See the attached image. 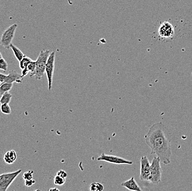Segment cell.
<instances>
[{"label":"cell","mask_w":192,"mask_h":191,"mask_svg":"<svg viewBox=\"0 0 192 191\" xmlns=\"http://www.w3.org/2000/svg\"><path fill=\"white\" fill-rule=\"evenodd\" d=\"M151 164L146 156H142L140 159V175L141 181H149L150 175Z\"/></svg>","instance_id":"9c48e42d"},{"label":"cell","mask_w":192,"mask_h":191,"mask_svg":"<svg viewBox=\"0 0 192 191\" xmlns=\"http://www.w3.org/2000/svg\"><path fill=\"white\" fill-rule=\"evenodd\" d=\"M8 69V64L6 61L5 60L2 58L0 59V69L2 70L4 72L6 71Z\"/></svg>","instance_id":"44dd1931"},{"label":"cell","mask_w":192,"mask_h":191,"mask_svg":"<svg viewBox=\"0 0 192 191\" xmlns=\"http://www.w3.org/2000/svg\"><path fill=\"white\" fill-rule=\"evenodd\" d=\"M54 184L57 186H62L66 182V178H63L59 175H56L54 177Z\"/></svg>","instance_id":"d6986e66"},{"label":"cell","mask_w":192,"mask_h":191,"mask_svg":"<svg viewBox=\"0 0 192 191\" xmlns=\"http://www.w3.org/2000/svg\"><path fill=\"white\" fill-rule=\"evenodd\" d=\"M98 161H103L109 163L118 165H132L133 162L118 156L105 154L103 153L97 158Z\"/></svg>","instance_id":"ba28073f"},{"label":"cell","mask_w":192,"mask_h":191,"mask_svg":"<svg viewBox=\"0 0 192 191\" xmlns=\"http://www.w3.org/2000/svg\"><path fill=\"white\" fill-rule=\"evenodd\" d=\"M22 172L18 170L12 172L3 173L0 175V191H6L12 184L17 176Z\"/></svg>","instance_id":"5b68a950"},{"label":"cell","mask_w":192,"mask_h":191,"mask_svg":"<svg viewBox=\"0 0 192 191\" xmlns=\"http://www.w3.org/2000/svg\"><path fill=\"white\" fill-rule=\"evenodd\" d=\"M33 60L32 59H30L27 56L24 57L23 59L21 60L19 62V67L22 69H27V67L29 65V64H30L31 62Z\"/></svg>","instance_id":"2e32d148"},{"label":"cell","mask_w":192,"mask_h":191,"mask_svg":"<svg viewBox=\"0 0 192 191\" xmlns=\"http://www.w3.org/2000/svg\"><path fill=\"white\" fill-rule=\"evenodd\" d=\"M2 54H1V52H0V59H2Z\"/></svg>","instance_id":"83f0119b"},{"label":"cell","mask_w":192,"mask_h":191,"mask_svg":"<svg viewBox=\"0 0 192 191\" xmlns=\"http://www.w3.org/2000/svg\"><path fill=\"white\" fill-rule=\"evenodd\" d=\"M6 77H7V75H6V74L0 73V83H2L5 82L6 78Z\"/></svg>","instance_id":"d4e9b609"},{"label":"cell","mask_w":192,"mask_h":191,"mask_svg":"<svg viewBox=\"0 0 192 191\" xmlns=\"http://www.w3.org/2000/svg\"><path fill=\"white\" fill-rule=\"evenodd\" d=\"M17 27L18 25L15 23L6 28L3 31L0 39V44L6 49L8 50L10 48L11 44L13 41Z\"/></svg>","instance_id":"8992f818"},{"label":"cell","mask_w":192,"mask_h":191,"mask_svg":"<svg viewBox=\"0 0 192 191\" xmlns=\"http://www.w3.org/2000/svg\"><path fill=\"white\" fill-rule=\"evenodd\" d=\"M36 61H32L30 62V64H29L28 66L27 67V69H28L29 72L31 73H33L36 70Z\"/></svg>","instance_id":"7402d4cb"},{"label":"cell","mask_w":192,"mask_h":191,"mask_svg":"<svg viewBox=\"0 0 192 191\" xmlns=\"http://www.w3.org/2000/svg\"><path fill=\"white\" fill-rule=\"evenodd\" d=\"M13 87L12 83H2L0 84V95H2L6 92H9Z\"/></svg>","instance_id":"5bb4252c"},{"label":"cell","mask_w":192,"mask_h":191,"mask_svg":"<svg viewBox=\"0 0 192 191\" xmlns=\"http://www.w3.org/2000/svg\"><path fill=\"white\" fill-rule=\"evenodd\" d=\"M23 77L21 74H18L15 71L12 70L9 72V73L7 75L5 82L3 83H21L23 81Z\"/></svg>","instance_id":"30bf717a"},{"label":"cell","mask_w":192,"mask_h":191,"mask_svg":"<svg viewBox=\"0 0 192 191\" xmlns=\"http://www.w3.org/2000/svg\"><path fill=\"white\" fill-rule=\"evenodd\" d=\"M0 109L1 111L4 114L10 115L11 114V109L8 104H2L1 105Z\"/></svg>","instance_id":"ac0fdd59"},{"label":"cell","mask_w":192,"mask_h":191,"mask_svg":"<svg viewBox=\"0 0 192 191\" xmlns=\"http://www.w3.org/2000/svg\"><path fill=\"white\" fill-rule=\"evenodd\" d=\"M17 154L15 150H10L7 152L3 156V160L6 163L11 165L14 163L17 160Z\"/></svg>","instance_id":"7c38bea8"},{"label":"cell","mask_w":192,"mask_h":191,"mask_svg":"<svg viewBox=\"0 0 192 191\" xmlns=\"http://www.w3.org/2000/svg\"><path fill=\"white\" fill-rule=\"evenodd\" d=\"M104 189L102 184L98 182H93L90 185V190L91 191H102Z\"/></svg>","instance_id":"e0dca14e"},{"label":"cell","mask_w":192,"mask_h":191,"mask_svg":"<svg viewBox=\"0 0 192 191\" xmlns=\"http://www.w3.org/2000/svg\"><path fill=\"white\" fill-rule=\"evenodd\" d=\"M55 52L53 51L49 55L45 67V73L48 81V89L49 91H50L52 89L53 76L55 69Z\"/></svg>","instance_id":"52a82bcc"},{"label":"cell","mask_w":192,"mask_h":191,"mask_svg":"<svg viewBox=\"0 0 192 191\" xmlns=\"http://www.w3.org/2000/svg\"><path fill=\"white\" fill-rule=\"evenodd\" d=\"M12 98V95L9 92H6L3 94L1 95L0 98V103L1 104H10Z\"/></svg>","instance_id":"9a60e30c"},{"label":"cell","mask_w":192,"mask_h":191,"mask_svg":"<svg viewBox=\"0 0 192 191\" xmlns=\"http://www.w3.org/2000/svg\"><path fill=\"white\" fill-rule=\"evenodd\" d=\"M174 27L168 21L162 23L158 29V36L162 40H170L174 37Z\"/></svg>","instance_id":"277c9868"},{"label":"cell","mask_w":192,"mask_h":191,"mask_svg":"<svg viewBox=\"0 0 192 191\" xmlns=\"http://www.w3.org/2000/svg\"><path fill=\"white\" fill-rule=\"evenodd\" d=\"M162 170L161 166V160L158 157L155 156L151 164L150 175L149 182L153 185H159L162 180Z\"/></svg>","instance_id":"3957f363"},{"label":"cell","mask_w":192,"mask_h":191,"mask_svg":"<svg viewBox=\"0 0 192 191\" xmlns=\"http://www.w3.org/2000/svg\"><path fill=\"white\" fill-rule=\"evenodd\" d=\"M50 53V50H41L36 61V70L33 73H31V77H34L36 80L41 79L45 73L46 62Z\"/></svg>","instance_id":"7a4b0ae2"},{"label":"cell","mask_w":192,"mask_h":191,"mask_svg":"<svg viewBox=\"0 0 192 191\" xmlns=\"http://www.w3.org/2000/svg\"><path fill=\"white\" fill-rule=\"evenodd\" d=\"M10 48L12 50L14 55L18 61H20L24 57L26 56V55H24L23 52L21 51V50L18 48L17 46L14 45L13 44H11Z\"/></svg>","instance_id":"4fadbf2b"},{"label":"cell","mask_w":192,"mask_h":191,"mask_svg":"<svg viewBox=\"0 0 192 191\" xmlns=\"http://www.w3.org/2000/svg\"><path fill=\"white\" fill-rule=\"evenodd\" d=\"M145 139L151 149V154H155L164 165L171 163L172 135L163 123L159 122L152 125L145 135Z\"/></svg>","instance_id":"6da1fadb"},{"label":"cell","mask_w":192,"mask_h":191,"mask_svg":"<svg viewBox=\"0 0 192 191\" xmlns=\"http://www.w3.org/2000/svg\"><path fill=\"white\" fill-rule=\"evenodd\" d=\"M35 183H36V181L34 180L33 178L31 179V180L24 181L25 186H27V187H31V186H33Z\"/></svg>","instance_id":"603a6c76"},{"label":"cell","mask_w":192,"mask_h":191,"mask_svg":"<svg viewBox=\"0 0 192 191\" xmlns=\"http://www.w3.org/2000/svg\"><path fill=\"white\" fill-rule=\"evenodd\" d=\"M57 175H59V176H61L63 178H66L67 177V174L66 172L65 171L62 170H59L57 173Z\"/></svg>","instance_id":"cb8c5ba5"},{"label":"cell","mask_w":192,"mask_h":191,"mask_svg":"<svg viewBox=\"0 0 192 191\" xmlns=\"http://www.w3.org/2000/svg\"><path fill=\"white\" fill-rule=\"evenodd\" d=\"M0 39H1V37H0Z\"/></svg>","instance_id":"f1b7e54d"},{"label":"cell","mask_w":192,"mask_h":191,"mask_svg":"<svg viewBox=\"0 0 192 191\" xmlns=\"http://www.w3.org/2000/svg\"><path fill=\"white\" fill-rule=\"evenodd\" d=\"M121 186H123L126 189H128L130 191H142V189L140 188L138 183L136 182L135 180L132 177L131 178L129 179L127 181L123 182L121 184Z\"/></svg>","instance_id":"8fae6325"},{"label":"cell","mask_w":192,"mask_h":191,"mask_svg":"<svg viewBox=\"0 0 192 191\" xmlns=\"http://www.w3.org/2000/svg\"><path fill=\"white\" fill-rule=\"evenodd\" d=\"M53 190H54V191H56V190H57V191H59V189H56V188H54V189H49V191H53Z\"/></svg>","instance_id":"4316f807"},{"label":"cell","mask_w":192,"mask_h":191,"mask_svg":"<svg viewBox=\"0 0 192 191\" xmlns=\"http://www.w3.org/2000/svg\"><path fill=\"white\" fill-rule=\"evenodd\" d=\"M29 72L28 69H22V76L24 77H26L27 74H28V73Z\"/></svg>","instance_id":"484cf974"},{"label":"cell","mask_w":192,"mask_h":191,"mask_svg":"<svg viewBox=\"0 0 192 191\" xmlns=\"http://www.w3.org/2000/svg\"><path fill=\"white\" fill-rule=\"evenodd\" d=\"M34 171L32 170H29L27 171L26 172H24L23 175V178L24 180H31L33 179V177Z\"/></svg>","instance_id":"ffe728a7"}]
</instances>
